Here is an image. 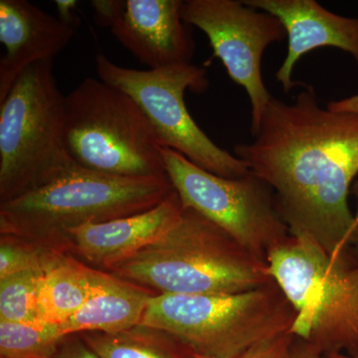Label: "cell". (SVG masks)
I'll list each match as a JSON object with an SVG mask.
<instances>
[{
	"mask_svg": "<svg viewBox=\"0 0 358 358\" xmlns=\"http://www.w3.org/2000/svg\"><path fill=\"white\" fill-rule=\"evenodd\" d=\"M234 155L274 192L291 236L312 238L329 255L358 246L348 205L358 174V114L320 106L313 85L293 103L273 96L254 141Z\"/></svg>",
	"mask_w": 358,
	"mask_h": 358,
	"instance_id": "6da1fadb",
	"label": "cell"
},
{
	"mask_svg": "<svg viewBox=\"0 0 358 358\" xmlns=\"http://www.w3.org/2000/svg\"><path fill=\"white\" fill-rule=\"evenodd\" d=\"M109 270L159 294H238L274 281L266 261L208 219L185 208L159 239Z\"/></svg>",
	"mask_w": 358,
	"mask_h": 358,
	"instance_id": "7a4b0ae2",
	"label": "cell"
},
{
	"mask_svg": "<svg viewBox=\"0 0 358 358\" xmlns=\"http://www.w3.org/2000/svg\"><path fill=\"white\" fill-rule=\"evenodd\" d=\"M176 192L169 176H110L77 166L0 205L2 234L60 243L65 233L154 208Z\"/></svg>",
	"mask_w": 358,
	"mask_h": 358,
	"instance_id": "3957f363",
	"label": "cell"
},
{
	"mask_svg": "<svg viewBox=\"0 0 358 358\" xmlns=\"http://www.w3.org/2000/svg\"><path fill=\"white\" fill-rule=\"evenodd\" d=\"M312 238L291 236L268 252V274L291 303V333L322 355L358 357V263Z\"/></svg>",
	"mask_w": 358,
	"mask_h": 358,
	"instance_id": "277c9868",
	"label": "cell"
},
{
	"mask_svg": "<svg viewBox=\"0 0 358 358\" xmlns=\"http://www.w3.org/2000/svg\"><path fill=\"white\" fill-rule=\"evenodd\" d=\"M294 319L293 307L273 281L238 294H157L140 324L167 334L197 357L238 358L289 333Z\"/></svg>",
	"mask_w": 358,
	"mask_h": 358,
	"instance_id": "5b68a950",
	"label": "cell"
},
{
	"mask_svg": "<svg viewBox=\"0 0 358 358\" xmlns=\"http://www.w3.org/2000/svg\"><path fill=\"white\" fill-rule=\"evenodd\" d=\"M66 96L53 61L26 69L0 102V199L8 201L77 166L66 148Z\"/></svg>",
	"mask_w": 358,
	"mask_h": 358,
	"instance_id": "8992f818",
	"label": "cell"
},
{
	"mask_svg": "<svg viewBox=\"0 0 358 358\" xmlns=\"http://www.w3.org/2000/svg\"><path fill=\"white\" fill-rule=\"evenodd\" d=\"M65 141L78 166L110 176H167L159 136L122 90L86 78L66 96Z\"/></svg>",
	"mask_w": 358,
	"mask_h": 358,
	"instance_id": "52a82bcc",
	"label": "cell"
},
{
	"mask_svg": "<svg viewBox=\"0 0 358 358\" xmlns=\"http://www.w3.org/2000/svg\"><path fill=\"white\" fill-rule=\"evenodd\" d=\"M96 71L100 80L136 101L152 122L162 147L176 150L195 166L222 178H242L249 173L241 159L218 147L199 128L186 107L187 90L204 93L208 88L205 68L188 64L136 70L115 64L99 53Z\"/></svg>",
	"mask_w": 358,
	"mask_h": 358,
	"instance_id": "ba28073f",
	"label": "cell"
},
{
	"mask_svg": "<svg viewBox=\"0 0 358 358\" xmlns=\"http://www.w3.org/2000/svg\"><path fill=\"white\" fill-rule=\"evenodd\" d=\"M166 173L183 208L192 209L225 231L252 255L267 256L289 236L274 192L249 171L238 178L216 176L169 148H162Z\"/></svg>",
	"mask_w": 358,
	"mask_h": 358,
	"instance_id": "9c48e42d",
	"label": "cell"
},
{
	"mask_svg": "<svg viewBox=\"0 0 358 358\" xmlns=\"http://www.w3.org/2000/svg\"><path fill=\"white\" fill-rule=\"evenodd\" d=\"M181 14L186 24L205 33L214 56L248 94L255 136L273 98L264 83L263 55L270 45L285 38L284 25L272 14L238 0H186Z\"/></svg>",
	"mask_w": 358,
	"mask_h": 358,
	"instance_id": "30bf717a",
	"label": "cell"
},
{
	"mask_svg": "<svg viewBox=\"0 0 358 358\" xmlns=\"http://www.w3.org/2000/svg\"><path fill=\"white\" fill-rule=\"evenodd\" d=\"M181 0H98L92 2L101 24L150 67L192 64L195 43L181 14Z\"/></svg>",
	"mask_w": 358,
	"mask_h": 358,
	"instance_id": "8fae6325",
	"label": "cell"
},
{
	"mask_svg": "<svg viewBox=\"0 0 358 358\" xmlns=\"http://www.w3.org/2000/svg\"><path fill=\"white\" fill-rule=\"evenodd\" d=\"M244 4L275 16L286 29L288 53L275 73L285 93L303 87L294 81V65L306 54L334 47L350 54L358 64V18L331 13L315 0H244Z\"/></svg>",
	"mask_w": 358,
	"mask_h": 358,
	"instance_id": "7c38bea8",
	"label": "cell"
},
{
	"mask_svg": "<svg viewBox=\"0 0 358 358\" xmlns=\"http://www.w3.org/2000/svg\"><path fill=\"white\" fill-rule=\"evenodd\" d=\"M74 29L62 18L45 13L26 0H0V102L28 68L53 61L64 50Z\"/></svg>",
	"mask_w": 358,
	"mask_h": 358,
	"instance_id": "4fadbf2b",
	"label": "cell"
},
{
	"mask_svg": "<svg viewBox=\"0 0 358 358\" xmlns=\"http://www.w3.org/2000/svg\"><path fill=\"white\" fill-rule=\"evenodd\" d=\"M176 192L150 210L102 223H87L65 233L71 243L94 265L110 268L164 235L183 211Z\"/></svg>",
	"mask_w": 358,
	"mask_h": 358,
	"instance_id": "5bb4252c",
	"label": "cell"
},
{
	"mask_svg": "<svg viewBox=\"0 0 358 358\" xmlns=\"http://www.w3.org/2000/svg\"><path fill=\"white\" fill-rule=\"evenodd\" d=\"M93 292L79 312L64 324L66 336L99 331L119 333L138 326L154 294L133 282L92 268Z\"/></svg>",
	"mask_w": 358,
	"mask_h": 358,
	"instance_id": "9a60e30c",
	"label": "cell"
},
{
	"mask_svg": "<svg viewBox=\"0 0 358 358\" xmlns=\"http://www.w3.org/2000/svg\"><path fill=\"white\" fill-rule=\"evenodd\" d=\"M92 292V268L56 253L40 278V320L58 326L64 324L81 310Z\"/></svg>",
	"mask_w": 358,
	"mask_h": 358,
	"instance_id": "2e32d148",
	"label": "cell"
},
{
	"mask_svg": "<svg viewBox=\"0 0 358 358\" xmlns=\"http://www.w3.org/2000/svg\"><path fill=\"white\" fill-rule=\"evenodd\" d=\"M81 339L101 358H197L176 339L141 324L119 333H82Z\"/></svg>",
	"mask_w": 358,
	"mask_h": 358,
	"instance_id": "e0dca14e",
	"label": "cell"
},
{
	"mask_svg": "<svg viewBox=\"0 0 358 358\" xmlns=\"http://www.w3.org/2000/svg\"><path fill=\"white\" fill-rule=\"evenodd\" d=\"M66 338L58 324L0 322V355L1 358H51Z\"/></svg>",
	"mask_w": 358,
	"mask_h": 358,
	"instance_id": "ac0fdd59",
	"label": "cell"
},
{
	"mask_svg": "<svg viewBox=\"0 0 358 358\" xmlns=\"http://www.w3.org/2000/svg\"><path fill=\"white\" fill-rule=\"evenodd\" d=\"M43 270L24 271L0 279V322H41L38 288Z\"/></svg>",
	"mask_w": 358,
	"mask_h": 358,
	"instance_id": "d6986e66",
	"label": "cell"
},
{
	"mask_svg": "<svg viewBox=\"0 0 358 358\" xmlns=\"http://www.w3.org/2000/svg\"><path fill=\"white\" fill-rule=\"evenodd\" d=\"M23 238L2 234L0 245V279L29 270H43L56 252H46L24 244Z\"/></svg>",
	"mask_w": 358,
	"mask_h": 358,
	"instance_id": "ffe728a7",
	"label": "cell"
},
{
	"mask_svg": "<svg viewBox=\"0 0 358 358\" xmlns=\"http://www.w3.org/2000/svg\"><path fill=\"white\" fill-rule=\"evenodd\" d=\"M294 339L291 333L281 334L252 346L238 358H286Z\"/></svg>",
	"mask_w": 358,
	"mask_h": 358,
	"instance_id": "44dd1931",
	"label": "cell"
},
{
	"mask_svg": "<svg viewBox=\"0 0 358 358\" xmlns=\"http://www.w3.org/2000/svg\"><path fill=\"white\" fill-rule=\"evenodd\" d=\"M51 358H101L85 345L82 339H65Z\"/></svg>",
	"mask_w": 358,
	"mask_h": 358,
	"instance_id": "7402d4cb",
	"label": "cell"
},
{
	"mask_svg": "<svg viewBox=\"0 0 358 358\" xmlns=\"http://www.w3.org/2000/svg\"><path fill=\"white\" fill-rule=\"evenodd\" d=\"M286 358H324V355L315 346L294 338Z\"/></svg>",
	"mask_w": 358,
	"mask_h": 358,
	"instance_id": "603a6c76",
	"label": "cell"
},
{
	"mask_svg": "<svg viewBox=\"0 0 358 358\" xmlns=\"http://www.w3.org/2000/svg\"><path fill=\"white\" fill-rule=\"evenodd\" d=\"M327 108L334 112L357 113L358 114V93L341 100L331 101L327 103Z\"/></svg>",
	"mask_w": 358,
	"mask_h": 358,
	"instance_id": "cb8c5ba5",
	"label": "cell"
},
{
	"mask_svg": "<svg viewBox=\"0 0 358 358\" xmlns=\"http://www.w3.org/2000/svg\"><path fill=\"white\" fill-rule=\"evenodd\" d=\"M324 358H358V357H350L343 353H329V355H324Z\"/></svg>",
	"mask_w": 358,
	"mask_h": 358,
	"instance_id": "d4e9b609",
	"label": "cell"
},
{
	"mask_svg": "<svg viewBox=\"0 0 358 358\" xmlns=\"http://www.w3.org/2000/svg\"><path fill=\"white\" fill-rule=\"evenodd\" d=\"M352 192L355 193V195L357 196V212L355 213V221H357V223L358 224V181L357 182H355V186H353Z\"/></svg>",
	"mask_w": 358,
	"mask_h": 358,
	"instance_id": "484cf974",
	"label": "cell"
},
{
	"mask_svg": "<svg viewBox=\"0 0 358 358\" xmlns=\"http://www.w3.org/2000/svg\"><path fill=\"white\" fill-rule=\"evenodd\" d=\"M352 253L353 258L355 259V261L358 263V246L357 247H353L352 250Z\"/></svg>",
	"mask_w": 358,
	"mask_h": 358,
	"instance_id": "4316f807",
	"label": "cell"
},
{
	"mask_svg": "<svg viewBox=\"0 0 358 358\" xmlns=\"http://www.w3.org/2000/svg\"><path fill=\"white\" fill-rule=\"evenodd\" d=\"M197 358H210V357H199Z\"/></svg>",
	"mask_w": 358,
	"mask_h": 358,
	"instance_id": "83f0119b",
	"label": "cell"
}]
</instances>
